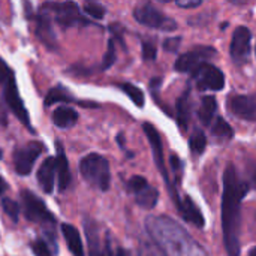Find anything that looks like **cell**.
I'll return each mask as SVG.
<instances>
[{
	"label": "cell",
	"instance_id": "6da1fadb",
	"mask_svg": "<svg viewBox=\"0 0 256 256\" xmlns=\"http://www.w3.org/2000/svg\"><path fill=\"white\" fill-rule=\"evenodd\" d=\"M248 189L236 166L228 165L224 172L222 195V230L228 256H240V207Z\"/></svg>",
	"mask_w": 256,
	"mask_h": 256
},
{
	"label": "cell",
	"instance_id": "7a4b0ae2",
	"mask_svg": "<svg viewBox=\"0 0 256 256\" xmlns=\"http://www.w3.org/2000/svg\"><path fill=\"white\" fill-rule=\"evenodd\" d=\"M147 231L162 248L166 256H207L204 249L174 220L162 218H148Z\"/></svg>",
	"mask_w": 256,
	"mask_h": 256
},
{
	"label": "cell",
	"instance_id": "3957f363",
	"mask_svg": "<svg viewBox=\"0 0 256 256\" xmlns=\"http://www.w3.org/2000/svg\"><path fill=\"white\" fill-rule=\"evenodd\" d=\"M80 172L90 186L104 192L110 189V183H111L110 164L104 156L96 153L86 156L80 162Z\"/></svg>",
	"mask_w": 256,
	"mask_h": 256
},
{
	"label": "cell",
	"instance_id": "277c9868",
	"mask_svg": "<svg viewBox=\"0 0 256 256\" xmlns=\"http://www.w3.org/2000/svg\"><path fill=\"white\" fill-rule=\"evenodd\" d=\"M50 16L54 18V21L62 27H74L76 24H88L80 14L78 4L74 2H63V3H45L40 6Z\"/></svg>",
	"mask_w": 256,
	"mask_h": 256
},
{
	"label": "cell",
	"instance_id": "5b68a950",
	"mask_svg": "<svg viewBox=\"0 0 256 256\" xmlns=\"http://www.w3.org/2000/svg\"><path fill=\"white\" fill-rule=\"evenodd\" d=\"M134 16L140 24L152 27V28H158L162 32H174L177 28V22L174 20L164 15L158 8H154L150 3L138 6L134 12Z\"/></svg>",
	"mask_w": 256,
	"mask_h": 256
},
{
	"label": "cell",
	"instance_id": "8992f818",
	"mask_svg": "<svg viewBox=\"0 0 256 256\" xmlns=\"http://www.w3.org/2000/svg\"><path fill=\"white\" fill-rule=\"evenodd\" d=\"M142 129H144V132H146V135H147V138L150 141V146H152V150H153V156H154V162H156L160 174L164 176L165 183H166V186H168V189L171 192V196H172V200H174V202H176V206L178 208L180 198H178V194L176 192V189L171 186V180H170V176H168V171H166V166H165V162H164V147H162L160 135H159L158 129L152 123H144Z\"/></svg>",
	"mask_w": 256,
	"mask_h": 256
},
{
	"label": "cell",
	"instance_id": "52a82bcc",
	"mask_svg": "<svg viewBox=\"0 0 256 256\" xmlns=\"http://www.w3.org/2000/svg\"><path fill=\"white\" fill-rule=\"evenodd\" d=\"M21 202H22V210L24 216L27 220L34 222V224H44V225H52L56 222L54 216L50 213V210L45 207L44 201L33 195L28 190L21 192Z\"/></svg>",
	"mask_w": 256,
	"mask_h": 256
},
{
	"label": "cell",
	"instance_id": "ba28073f",
	"mask_svg": "<svg viewBox=\"0 0 256 256\" xmlns=\"http://www.w3.org/2000/svg\"><path fill=\"white\" fill-rule=\"evenodd\" d=\"M192 75L200 90L220 92L225 87V75L214 64L204 63L196 70H194Z\"/></svg>",
	"mask_w": 256,
	"mask_h": 256
},
{
	"label": "cell",
	"instance_id": "9c48e42d",
	"mask_svg": "<svg viewBox=\"0 0 256 256\" xmlns=\"http://www.w3.org/2000/svg\"><path fill=\"white\" fill-rule=\"evenodd\" d=\"M3 96H4V100L8 104V108L18 117V120L32 130V126H30V118H28V112L26 111L24 108V104L20 98V93H18V88H16V84H15V78H14V74H10L6 81L3 82Z\"/></svg>",
	"mask_w": 256,
	"mask_h": 256
},
{
	"label": "cell",
	"instance_id": "30bf717a",
	"mask_svg": "<svg viewBox=\"0 0 256 256\" xmlns=\"http://www.w3.org/2000/svg\"><path fill=\"white\" fill-rule=\"evenodd\" d=\"M42 152H44V146L40 142H28V144L16 148L14 153L15 171L20 176H27L32 171L36 159L42 154Z\"/></svg>",
	"mask_w": 256,
	"mask_h": 256
},
{
	"label": "cell",
	"instance_id": "8fae6325",
	"mask_svg": "<svg viewBox=\"0 0 256 256\" xmlns=\"http://www.w3.org/2000/svg\"><path fill=\"white\" fill-rule=\"evenodd\" d=\"M213 56H216L214 48H212V46H200V48H195V50H192L189 52L182 54L177 58L174 68L178 72H194L201 64L207 63L206 60H208Z\"/></svg>",
	"mask_w": 256,
	"mask_h": 256
},
{
	"label": "cell",
	"instance_id": "7c38bea8",
	"mask_svg": "<svg viewBox=\"0 0 256 256\" xmlns=\"http://www.w3.org/2000/svg\"><path fill=\"white\" fill-rule=\"evenodd\" d=\"M250 40H252V33L248 27L240 26L234 30L231 39V48H230L232 62H236L237 64L246 62V58L250 54Z\"/></svg>",
	"mask_w": 256,
	"mask_h": 256
},
{
	"label": "cell",
	"instance_id": "4fadbf2b",
	"mask_svg": "<svg viewBox=\"0 0 256 256\" xmlns=\"http://www.w3.org/2000/svg\"><path fill=\"white\" fill-rule=\"evenodd\" d=\"M230 111L243 118V120H256V96L237 94L230 99Z\"/></svg>",
	"mask_w": 256,
	"mask_h": 256
},
{
	"label": "cell",
	"instance_id": "5bb4252c",
	"mask_svg": "<svg viewBox=\"0 0 256 256\" xmlns=\"http://www.w3.org/2000/svg\"><path fill=\"white\" fill-rule=\"evenodd\" d=\"M36 36L46 48L50 50L57 48V36L51 24V16L44 9H40L36 16Z\"/></svg>",
	"mask_w": 256,
	"mask_h": 256
},
{
	"label": "cell",
	"instance_id": "9a60e30c",
	"mask_svg": "<svg viewBox=\"0 0 256 256\" xmlns=\"http://www.w3.org/2000/svg\"><path fill=\"white\" fill-rule=\"evenodd\" d=\"M84 228H86V237L88 240L90 256H110V243L105 242L102 244V240L99 237L98 225L93 220L86 219L84 220Z\"/></svg>",
	"mask_w": 256,
	"mask_h": 256
},
{
	"label": "cell",
	"instance_id": "2e32d148",
	"mask_svg": "<svg viewBox=\"0 0 256 256\" xmlns=\"http://www.w3.org/2000/svg\"><path fill=\"white\" fill-rule=\"evenodd\" d=\"M56 150H57L56 171H57V177H58V189H60V192H64L69 188V184H70L72 176H70L69 164H68V159H66V154H64V150H63L62 142L57 141Z\"/></svg>",
	"mask_w": 256,
	"mask_h": 256
},
{
	"label": "cell",
	"instance_id": "e0dca14e",
	"mask_svg": "<svg viewBox=\"0 0 256 256\" xmlns=\"http://www.w3.org/2000/svg\"><path fill=\"white\" fill-rule=\"evenodd\" d=\"M178 212L182 213L183 219L198 228H204L206 226V219L201 213V210L196 207V204L194 202V200L190 196H186L183 201H180L178 206Z\"/></svg>",
	"mask_w": 256,
	"mask_h": 256
},
{
	"label": "cell",
	"instance_id": "ac0fdd59",
	"mask_svg": "<svg viewBox=\"0 0 256 256\" xmlns=\"http://www.w3.org/2000/svg\"><path fill=\"white\" fill-rule=\"evenodd\" d=\"M54 177H56V159L46 158L38 171V182L45 194H51L54 188Z\"/></svg>",
	"mask_w": 256,
	"mask_h": 256
},
{
	"label": "cell",
	"instance_id": "d6986e66",
	"mask_svg": "<svg viewBox=\"0 0 256 256\" xmlns=\"http://www.w3.org/2000/svg\"><path fill=\"white\" fill-rule=\"evenodd\" d=\"M62 232H63L64 240H66L68 249H69V252H70L72 255L86 256L81 236H80V232H78V230H76L75 226L68 225V224H63V225H62Z\"/></svg>",
	"mask_w": 256,
	"mask_h": 256
},
{
	"label": "cell",
	"instance_id": "ffe728a7",
	"mask_svg": "<svg viewBox=\"0 0 256 256\" xmlns=\"http://www.w3.org/2000/svg\"><path fill=\"white\" fill-rule=\"evenodd\" d=\"M76 120H78V112L70 106H60V108H56V111L52 112L54 124L62 129L72 128L76 123Z\"/></svg>",
	"mask_w": 256,
	"mask_h": 256
},
{
	"label": "cell",
	"instance_id": "44dd1931",
	"mask_svg": "<svg viewBox=\"0 0 256 256\" xmlns=\"http://www.w3.org/2000/svg\"><path fill=\"white\" fill-rule=\"evenodd\" d=\"M216 108H218V102L213 96H204L202 98L200 110H198V117H200L202 124L210 126V123L214 117Z\"/></svg>",
	"mask_w": 256,
	"mask_h": 256
},
{
	"label": "cell",
	"instance_id": "7402d4cb",
	"mask_svg": "<svg viewBox=\"0 0 256 256\" xmlns=\"http://www.w3.org/2000/svg\"><path fill=\"white\" fill-rule=\"evenodd\" d=\"M177 122L178 126L184 130L188 129L189 118H190V102H189V92H184L177 100Z\"/></svg>",
	"mask_w": 256,
	"mask_h": 256
},
{
	"label": "cell",
	"instance_id": "603a6c76",
	"mask_svg": "<svg viewBox=\"0 0 256 256\" xmlns=\"http://www.w3.org/2000/svg\"><path fill=\"white\" fill-rule=\"evenodd\" d=\"M135 195H136V202H138V206L142 207V208H147V210L153 208V207L156 206L158 200H159V192H158L154 188H152V186L144 188L142 190H140V192L135 194Z\"/></svg>",
	"mask_w": 256,
	"mask_h": 256
},
{
	"label": "cell",
	"instance_id": "cb8c5ba5",
	"mask_svg": "<svg viewBox=\"0 0 256 256\" xmlns=\"http://www.w3.org/2000/svg\"><path fill=\"white\" fill-rule=\"evenodd\" d=\"M138 256H166V254L154 240L142 238L138 246Z\"/></svg>",
	"mask_w": 256,
	"mask_h": 256
},
{
	"label": "cell",
	"instance_id": "d4e9b609",
	"mask_svg": "<svg viewBox=\"0 0 256 256\" xmlns=\"http://www.w3.org/2000/svg\"><path fill=\"white\" fill-rule=\"evenodd\" d=\"M74 98L63 88V87H54L48 92L45 98V106H51L56 102H70Z\"/></svg>",
	"mask_w": 256,
	"mask_h": 256
},
{
	"label": "cell",
	"instance_id": "484cf974",
	"mask_svg": "<svg viewBox=\"0 0 256 256\" xmlns=\"http://www.w3.org/2000/svg\"><path fill=\"white\" fill-rule=\"evenodd\" d=\"M120 88L130 98V100L136 105V106H140V108H142L144 106V104H146V99H144V93H142V90L141 88H138L136 86H134V84H129V82H124V84H120Z\"/></svg>",
	"mask_w": 256,
	"mask_h": 256
},
{
	"label": "cell",
	"instance_id": "4316f807",
	"mask_svg": "<svg viewBox=\"0 0 256 256\" xmlns=\"http://www.w3.org/2000/svg\"><path fill=\"white\" fill-rule=\"evenodd\" d=\"M213 135L218 136L219 140H231L234 136V132H232V128L228 124V122L222 117H219L214 124H213V129H212Z\"/></svg>",
	"mask_w": 256,
	"mask_h": 256
},
{
	"label": "cell",
	"instance_id": "83f0119b",
	"mask_svg": "<svg viewBox=\"0 0 256 256\" xmlns=\"http://www.w3.org/2000/svg\"><path fill=\"white\" fill-rule=\"evenodd\" d=\"M189 144H190V148L195 152V153H202L207 147V136L201 132V130H196L190 140H189Z\"/></svg>",
	"mask_w": 256,
	"mask_h": 256
},
{
	"label": "cell",
	"instance_id": "f1b7e54d",
	"mask_svg": "<svg viewBox=\"0 0 256 256\" xmlns=\"http://www.w3.org/2000/svg\"><path fill=\"white\" fill-rule=\"evenodd\" d=\"M84 12L94 20H102L105 16V8L96 2H87L84 4Z\"/></svg>",
	"mask_w": 256,
	"mask_h": 256
},
{
	"label": "cell",
	"instance_id": "f546056e",
	"mask_svg": "<svg viewBox=\"0 0 256 256\" xmlns=\"http://www.w3.org/2000/svg\"><path fill=\"white\" fill-rule=\"evenodd\" d=\"M2 207H3V210H4V213L14 220V222H16L18 220V214H20V206L15 202V201H12V200H8V198H4L3 201H2Z\"/></svg>",
	"mask_w": 256,
	"mask_h": 256
},
{
	"label": "cell",
	"instance_id": "4dcf8cb0",
	"mask_svg": "<svg viewBox=\"0 0 256 256\" xmlns=\"http://www.w3.org/2000/svg\"><path fill=\"white\" fill-rule=\"evenodd\" d=\"M116 62V48H114V40L111 39L108 42V50L104 56V60H102V69H108L114 64Z\"/></svg>",
	"mask_w": 256,
	"mask_h": 256
},
{
	"label": "cell",
	"instance_id": "1f68e13d",
	"mask_svg": "<svg viewBox=\"0 0 256 256\" xmlns=\"http://www.w3.org/2000/svg\"><path fill=\"white\" fill-rule=\"evenodd\" d=\"M147 186H148L147 180H146L144 177H141V176H134V177L129 180V183H128V188H129L134 194H138L140 190H142V189L147 188Z\"/></svg>",
	"mask_w": 256,
	"mask_h": 256
},
{
	"label": "cell",
	"instance_id": "d6a6232c",
	"mask_svg": "<svg viewBox=\"0 0 256 256\" xmlns=\"http://www.w3.org/2000/svg\"><path fill=\"white\" fill-rule=\"evenodd\" d=\"M32 248H33V254L36 256H52L48 246H46V243L42 240H36Z\"/></svg>",
	"mask_w": 256,
	"mask_h": 256
},
{
	"label": "cell",
	"instance_id": "836d02e7",
	"mask_svg": "<svg viewBox=\"0 0 256 256\" xmlns=\"http://www.w3.org/2000/svg\"><path fill=\"white\" fill-rule=\"evenodd\" d=\"M158 56V50L154 46V44L152 42H144L142 44V57L146 60H154Z\"/></svg>",
	"mask_w": 256,
	"mask_h": 256
},
{
	"label": "cell",
	"instance_id": "e575fe53",
	"mask_svg": "<svg viewBox=\"0 0 256 256\" xmlns=\"http://www.w3.org/2000/svg\"><path fill=\"white\" fill-rule=\"evenodd\" d=\"M180 42H182L180 38H168V39H165V42H164V48H165L166 51H177Z\"/></svg>",
	"mask_w": 256,
	"mask_h": 256
},
{
	"label": "cell",
	"instance_id": "d590c367",
	"mask_svg": "<svg viewBox=\"0 0 256 256\" xmlns=\"http://www.w3.org/2000/svg\"><path fill=\"white\" fill-rule=\"evenodd\" d=\"M201 4L200 0H195V2H177V6L178 8H184V9H192V8H198Z\"/></svg>",
	"mask_w": 256,
	"mask_h": 256
},
{
	"label": "cell",
	"instance_id": "8d00e7d4",
	"mask_svg": "<svg viewBox=\"0 0 256 256\" xmlns=\"http://www.w3.org/2000/svg\"><path fill=\"white\" fill-rule=\"evenodd\" d=\"M171 165H172V170L174 171H180L182 170V162L178 160L177 156H171Z\"/></svg>",
	"mask_w": 256,
	"mask_h": 256
},
{
	"label": "cell",
	"instance_id": "74e56055",
	"mask_svg": "<svg viewBox=\"0 0 256 256\" xmlns=\"http://www.w3.org/2000/svg\"><path fill=\"white\" fill-rule=\"evenodd\" d=\"M6 189H8V184H6V182L0 177V196L4 194V190H6Z\"/></svg>",
	"mask_w": 256,
	"mask_h": 256
},
{
	"label": "cell",
	"instance_id": "f35d334b",
	"mask_svg": "<svg viewBox=\"0 0 256 256\" xmlns=\"http://www.w3.org/2000/svg\"><path fill=\"white\" fill-rule=\"evenodd\" d=\"M117 256H130V254L128 250H124V249H118L117 250Z\"/></svg>",
	"mask_w": 256,
	"mask_h": 256
},
{
	"label": "cell",
	"instance_id": "ab89813d",
	"mask_svg": "<svg viewBox=\"0 0 256 256\" xmlns=\"http://www.w3.org/2000/svg\"><path fill=\"white\" fill-rule=\"evenodd\" d=\"M249 256H256V248H254V249L250 250V254H249Z\"/></svg>",
	"mask_w": 256,
	"mask_h": 256
},
{
	"label": "cell",
	"instance_id": "60d3db41",
	"mask_svg": "<svg viewBox=\"0 0 256 256\" xmlns=\"http://www.w3.org/2000/svg\"><path fill=\"white\" fill-rule=\"evenodd\" d=\"M254 183H255V186H256V172H255V176H254Z\"/></svg>",
	"mask_w": 256,
	"mask_h": 256
},
{
	"label": "cell",
	"instance_id": "b9f144b4",
	"mask_svg": "<svg viewBox=\"0 0 256 256\" xmlns=\"http://www.w3.org/2000/svg\"><path fill=\"white\" fill-rule=\"evenodd\" d=\"M0 159H2V150H0Z\"/></svg>",
	"mask_w": 256,
	"mask_h": 256
}]
</instances>
